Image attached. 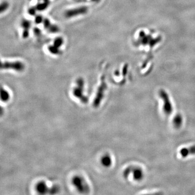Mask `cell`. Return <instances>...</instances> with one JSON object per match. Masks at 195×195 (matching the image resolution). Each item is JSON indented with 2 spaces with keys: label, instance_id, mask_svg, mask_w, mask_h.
Returning a JSON list of instances; mask_svg holds the SVG:
<instances>
[{
  "label": "cell",
  "instance_id": "cell-8",
  "mask_svg": "<svg viewBox=\"0 0 195 195\" xmlns=\"http://www.w3.org/2000/svg\"><path fill=\"white\" fill-rule=\"evenodd\" d=\"M21 27L23 28V31L22 33V37L24 39L27 38L29 36V30L31 27V21L29 20L23 19L21 22Z\"/></svg>",
  "mask_w": 195,
  "mask_h": 195
},
{
  "label": "cell",
  "instance_id": "cell-9",
  "mask_svg": "<svg viewBox=\"0 0 195 195\" xmlns=\"http://www.w3.org/2000/svg\"><path fill=\"white\" fill-rule=\"evenodd\" d=\"M10 99L9 93L3 87L0 86V99L3 102H7Z\"/></svg>",
  "mask_w": 195,
  "mask_h": 195
},
{
  "label": "cell",
  "instance_id": "cell-2",
  "mask_svg": "<svg viewBox=\"0 0 195 195\" xmlns=\"http://www.w3.org/2000/svg\"><path fill=\"white\" fill-rule=\"evenodd\" d=\"M107 88V86L105 81V77L103 76L101 79L100 85L97 90L96 96L93 102V106L95 107H98L104 98L105 91Z\"/></svg>",
  "mask_w": 195,
  "mask_h": 195
},
{
  "label": "cell",
  "instance_id": "cell-21",
  "mask_svg": "<svg viewBox=\"0 0 195 195\" xmlns=\"http://www.w3.org/2000/svg\"><path fill=\"white\" fill-rule=\"evenodd\" d=\"M92 1L95 2H99L100 1V0H92Z\"/></svg>",
  "mask_w": 195,
  "mask_h": 195
},
{
  "label": "cell",
  "instance_id": "cell-14",
  "mask_svg": "<svg viewBox=\"0 0 195 195\" xmlns=\"http://www.w3.org/2000/svg\"><path fill=\"white\" fill-rule=\"evenodd\" d=\"M48 50L51 53L53 54H59L60 53L59 48L56 47L54 46H49L48 47Z\"/></svg>",
  "mask_w": 195,
  "mask_h": 195
},
{
  "label": "cell",
  "instance_id": "cell-20",
  "mask_svg": "<svg viewBox=\"0 0 195 195\" xmlns=\"http://www.w3.org/2000/svg\"><path fill=\"white\" fill-rule=\"evenodd\" d=\"M4 111L3 108L1 106H0V117L3 115V114H4Z\"/></svg>",
  "mask_w": 195,
  "mask_h": 195
},
{
  "label": "cell",
  "instance_id": "cell-1",
  "mask_svg": "<svg viewBox=\"0 0 195 195\" xmlns=\"http://www.w3.org/2000/svg\"><path fill=\"white\" fill-rule=\"evenodd\" d=\"M24 65L21 61H4L0 60V70H11L17 72H22L24 70Z\"/></svg>",
  "mask_w": 195,
  "mask_h": 195
},
{
  "label": "cell",
  "instance_id": "cell-13",
  "mask_svg": "<svg viewBox=\"0 0 195 195\" xmlns=\"http://www.w3.org/2000/svg\"><path fill=\"white\" fill-rule=\"evenodd\" d=\"M9 7V3L6 1L0 3V14L5 12Z\"/></svg>",
  "mask_w": 195,
  "mask_h": 195
},
{
  "label": "cell",
  "instance_id": "cell-19",
  "mask_svg": "<svg viewBox=\"0 0 195 195\" xmlns=\"http://www.w3.org/2000/svg\"><path fill=\"white\" fill-rule=\"evenodd\" d=\"M36 8H30V9H29V10H28L29 14L30 15H34V14H35V10H36Z\"/></svg>",
  "mask_w": 195,
  "mask_h": 195
},
{
  "label": "cell",
  "instance_id": "cell-15",
  "mask_svg": "<svg viewBox=\"0 0 195 195\" xmlns=\"http://www.w3.org/2000/svg\"><path fill=\"white\" fill-rule=\"evenodd\" d=\"M62 44H63V39L61 37L56 38L54 42V46L56 47L59 48L62 45Z\"/></svg>",
  "mask_w": 195,
  "mask_h": 195
},
{
  "label": "cell",
  "instance_id": "cell-6",
  "mask_svg": "<svg viewBox=\"0 0 195 195\" xmlns=\"http://www.w3.org/2000/svg\"><path fill=\"white\" fill-rule=\"evenodd\" d=\"M132 172L133 179L136 180H140L143 178L144 173L143 170L139 167H130L126 169L124 172V174L125 177L128 176L129 174Z\"/></svg>",
  "mask_w": 195,
  "mask_h": 195
},
{
  "label": "cell",
  "instance_id": "cell-11",
  "mask_svg": "<svg viewBox=\"0 0 195 195\" xmlns=\"http://www.w3.org/2000/svg\"><path fill=\"white\" fill-rule=\"evenodd\" d=\"M182 124L183 118L181 117L180 114H177L173 119V125L174 127H175L176 129H178L181 127Z\"/></svg>",
  "mask_w": 195,
  "mask_h": 195
},
{
  "label": "cell",
  "instance_id": "cell-16",
  "mask_svg": "<svg viewBox=\"0 0 195 195\" xmlns=\"http://www.w3.org/2000/svg\"><path fill=\"white\" fill-rule=\"evenodd\" d=\"M180 154L181 157H186L187 156H189L190 154L189 149H186V148H183L181 149L180 151Z\"/></svg>",
  "mask_w": 195,
  "mask_h": 195
},
{
  "label": "cell",
  "instance_id": "cell-17",
  "mask_svg": "<svg viewBox=\"0 0 195 195\" xmlns=\"http://www.w3.org/2000/svg\"><path fill=\"white\" fill-rule=\"evenodd\" d=\"M35 21V23H36L39 24V23H41V22L43 21V18H42V16L39 15V16H37L36 17Z\"/></svg>",
  "mask_w": 195,
  "mask_h": 195
},
{
  "label": "cell",
  "instance_id": "cell-5",
  "mask_svg": "<svg viewBox=\"0 0 195 195\" xmlns=\"http://www.w3.org/2000/svg\"><path fill=\"white\" fill-rule=\"evenodd\" d=\"M72 183L77 189L81 193H88L90 188L83 178L80 176H75L72 179Z\"/></svg>",
  "mask_w": 195,
  "mask_h": 195
},
{
  "label": "cell",
  "instance_id": "cell-7",
  "mask_svg": "<svg viewBox=\"0 0 195 195\" xmlns=\"http://www.w3.org/2000/svg\"><path fill=\"white\" fill-rule=\"evenodd\" d=\"M87 11H88V8L86 7H80L67 10L65 13V16L66 18H72L73 17L85 14Z\"/></svg>",
  "mask_w": 195,
  "mask_h": 195
},
{
  "label": "cell",
  "instance_id": "cell-3",
  "mask_svg": "<svg viewBox=\"0 0 195 195\" xmlns=\"http://www.w3.org/2000/svg\"><path fill=\"white\" fill-rule=\"evenodd\" d=\"M84 82L82 79H79L77 81V86L73 89V95L83 103L88 102V98L84 95Z\"/></svg>",
  "mask_w": 195,
  "mask_h": 195
},
{
  "label": "cell",
  "instance_id": "cell-18",
  "mask_svg": "<svg viewBox=\"0 0 195 195\" xmlns=\"http://www.w3.org/2000/svg\"><path fill=\"white\" fill-rule=\"evenodd\" d=\"M190 154H195V146L190 147L189 149Z\"/></svg>",
  "mask_w": 195,
  "mask_h": 195
},
{
  "label": "cell",
  "instance_id": "cell-10",
  "mask_svg": "<svg viewBox=\"0 0 195 195\" xmlns=\"http://www.w3.org/2000/svg\"><path fill=\"white\" fill-rule=\"evenodd\" d=\"M37 191L40 193H46L48 191V188L44 181L39 183L36 187Z\"/></svg>",
  "mask_w": 195,
  "mask_h": 195
},
{
  "label": "cell",
  "instance_id": "cell-12",
  "mask_svg": "<svg viewBox=\"0 0 195 195\" xmlns=\"http://www.w3.org/2000/svg\"><path fill=\"white\" fill-rule=\"evenodd\" d=\"M102 163L105 167H109L112 164V160L109 155H105L102 159Z\"/></svg>",
  "mask_w": 195,
  "mask_h": 195
},
{
  "label": "cell",
  "instance_id": "cell-4",
  "mask_svg": "<svg viewBox=\"0 0 195 195\" xmlns=\"http://www.w3.org/2000/svg\"><path fill=\"white\" fill-rule=\"evenodd\" d=\"M159 97L162 99L163 102V111L166 115H170L173 111L172 104L170 102V99L167 93L164 90H160L159 91Z\"/></svg>",
  "mask_w": 195,
  "mask_h": 195
}]
</instances>
